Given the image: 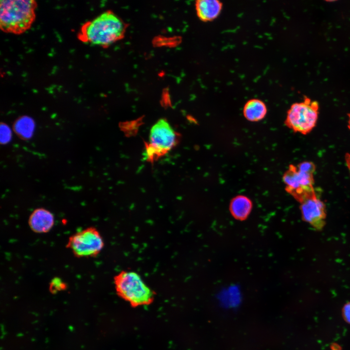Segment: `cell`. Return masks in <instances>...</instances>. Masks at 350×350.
Returning a JSON list of instances; mask_svg holds the SVG:
<instances>
[{
	"instance_id": "6da1fadb",
	"label": "cell",
	"mask_w": 350,
	"mask_h": 350,
	"mask_svg": "<svg viewBox=\"0 0 350 350\" xmlns=\"http://www.w3.org/2000/svg\"><path fill=\"white\" fill-rule=\"evenodd\" d=\"M127 25L113 12L105 11L84 23L78 33L81 42L106 48L124 36Z\"/></svg>"
},
{
	"instance_id": "7a4b0ae2",
	"label": "cell",
	"mask_w": 350,
	"mask_h": 350,
	"mask_svg": "<svg viewBox=\"0 0 350 350\" xmlns=\"http://www.w3.org/2000/svg\"><path fill=\"white\" fill-rule=\"evenodd\" d=\"M36 7L34 0H1L0 29L9 34L24 33L30 29L35 19Z\"/></svg>"
},
{
	"instance_id": "3957f363",
	"label": "cell",
	"mask_w": 350,
	"mask_h": 350,
	"mask_svg": "<svg viewBox=\"0 0 350 350\" xmlns=\"http://www.w3.org/2000/svg\"><path fill=\"white\" fill-rule=\"evenodd\" d=\"M113 280L117 295L131 306L149 305L153 302L155 292L136 272L122 270L114 277Z\"/></svg>"
},
{
	"instance_id": "277c9868",
	"label": "cell",
	"mask_w": 350,
	"mask_h": 350,
	"mask_svg": "<svg viewBox=\"0 0 350 350\" xmlns=\"http://www.w3.org/2000/svg\"><path fill=\"white\" fill-rule=\"evenodd\" d=\"M317 101L305 97L304 101L292 104L287 113L285 125L295 132L306 135L315 126L319 113Z\"/></svg>"
},
{
	"instance_id": "5b68a950",
	"label": "cell",
	"mask_w": 350,
	"mask_h": 350,
	"mask_svg": "<svg viewBox=\"0 0 350 350\" xmlns=\"http://www.w3.org/2000/svg\"><path fill=\"white\" fill-rule=\"evenodd\" d=\"M66 245L75 257L88 258L97 256L105 243L99 230L94 227H89L70 236Z\"/></svg>"
},
{
	"instance_id": "8992f818",
	"label": "cell",
	"mask_w": 350,
	"mask_h": 350,
	"mask_svg": "<svg viewBox=\"0 0 350 350\" xmlns=\"http://www.w3.org/2000/svg\"><path fill=\"white\" fill-rule=\"evenodd\" d=\"M177 137L166 120H159L153 126L150 131V143L146 151L147 158L152 160L166 153L175 145Z\"/></svg>"
},
{
	"instance_id": "52a82bcc",
	"label": "cell",
	"mask_w": 350,
	"mask_h": 350,
	"mask_svg": "<svg viewBox=\"0 0 350 350\" xmlns=\"http://www.w3.org/2000/svg\"><path fill=\"white\" fill-rule=\"evenodd\" d=\"M314 174L290 165L283 175L286 190L301 202L315 193Z\"/></svg>"
},
{
	"instance_id": "ba28073f",
	"label": "cell",
	"mask_w": 350,
	"mask_h": 350,
	"mask_svg": "<svg viewBox=\"0 0 350 350\" xmlns=\"http://www.w3.org/2000/svg\"><path fill=\"white\" fill-rule=\"evenodd\" d=\"M300 203V210L303 220L316 228H321L324 225L325 217L324 203L317 197L315 193Z\"/></svg>"
},
{
	"instance_id": "9c48e42d",
	"label": "cell",
	"mask_w": 350,
	"mask_h": 350,
	"mask_svg": "<svg viewBox=\"0 0 350 350\" xmlns=\"http://www.w3.org/2000/svg\"><path fill=\"white\" fill-rule=\"evenodd\" d=\"M54 223L53 214L43 208L34 210L30 214L28 221L30 229L36 233L49 232L54 226Z\"/></svg>"
},
{
	"instance_id": "30bf717a",
	"label": "cell",
	"mask_w": 350,
	"mask_h": 350,
	"mask_svg": "<svg viewBox=\"0 0 350 350\" xmlns=\"http://www.w3.org/2000/svg\"><path fill=\"white\" fill-rule=\"evenodd\" d=\"M199 19L204 22L211 21L220 15L223 4L218 0H198L195 3Z\"/></svg>"
},
{
	"instance_id": "8fae6325",
	"label": "cell",
	"mask_w": 350,
	"mask_h": 350,
	"mask_svg": "<svg viewBox=\"0 0 350 350\" xmlns=\"http://www.w3.org/2000/svg\"><path fill=\"white\" fill-rule=\"evenodd\" d=\"M252 208V203L250 199L243 195L234 197L229 205V210L232 216L240 220H244L248 217Z\"/></svg>"
},
{
	"instance_id": "7c38bea8",
	"label": "cell",
	"mask_w": 350,
	"mask_h": 350,
	"mask_svg": "<svg viewBox=\"0 0 350 350\" xmlns=\"http://www.w3.org/2000/svg\"><path fill=\"white\" fill-rule=\"evenodd\" d=\"M266 113L267 107L265 103L258 99L248 100L243 108L245 117L251 122H257L262 120Z\"/></svg>"
},
{
	"instance_id": "4fadbf2b",
	"label": "cell",
	"mask_w": 350,
	"mask_h": 350,
	"mask_svg": "<svg viewBox=\"0 0 350 350\" xmlns=\"http://www.w3.org/2000/svg\"><path fill=\"white\" fill-rule=\"evenodd\" d=\"M35 124L33 120L27 116L18 118L14 124L17 134L23 139L30 138L34 132Z\"/></svg>"
},
{
	"instance_id": "5bb4252c",
	"label": "cell",
	"mask_w": 350,
	"mask_h": 350,
	"mask_svg": "<svg viewBox=\"0 0 350 350\" xmlns=\"http://www.w3.org/2000/svg\"><path fill=\"white\" fill-rule=\"evenodd\" d=\"M12 136V133L10 128L5 124H1L0 126V141L1 143L5 144L8 142Z\"/></svg>"
},
{
	"instance_id": "9a60e30c",
	"label": "cell",
	"mask_w": 350,
	"mask_h": 350,
	"mask_svg": "<svg viewBox=\"0 0 350 350\" xmlns=\"http://www.w3.org/2000/svg\"><path fill=\"white\" fill-rule=\"evenodd\" d=\"M50 288L52 292H56L65 289L66 284L59 278H54L50 284Z\"/></svg>"
},
{
	"instance_id": "2e32d148",
	"label": "cell",
	"mask_w": 350,
	"mask_h": 350,
	"mask_svg": "<svg viewBox=\"0 0 350 350\" xmlns=\"http://www.w3.org/2000/svg\"><path fill=\"white\" fill-rule=\"evenodd\" d=\"M343 314L346 321L350 323V302L346 304L344 307Z\"/></svg>"
},
{
	"instance_id": "e0dca14e",
	"label": "cell",
	"mask_w": 350,
	"mask_h": 350,
	"mask_svg": "<svg viewBox=\"0 0 350 350\" xmlns=\"http://www.w3.org/2000/svg\"><path fill=\"white\" fill-rule=\"evenodd\" d=\"M347 162L350 171V155L347 156Z\"/></svg>"
},
{
	"instance_id": "ac0fdd59",
	"label": "cell",
	"mask_w": 350,
	"mask_h": 350,
	"mask_svg": "<svg viewBox=\"0 0 350 350\" xmlns=\"http://www.w3.org/2000/svg\"><path fill=\"white\" fill-rule=\"evenodd\" d=\"M348 116H349V120H348V126L349 128L350 129V113H349L348 114Z\"/></svg>"
}]
</instances>
